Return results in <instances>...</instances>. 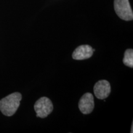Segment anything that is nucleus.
Here are the masks:
<instances>
[{"label": "nucleus", "instance_id": "obj_1", "mask_svg": "<svg viewBox=\"0 0 133 133\" xmlns=\"http://www.w3.org/2000/svg\"><path fill=\"white\" fill-rule=\"evenodd\" d=\"M22 99L19 92H14L0 101V110L5 116H12L18 109Z\"/></svg>", "mask_w": 133, "mask_h": 133}, {"label": "nucleus", "instance_id": "obj_2", "mask_svg": "<svg viewBox=\"0 0 133 133\" xmlns=\"http://www.w3.org/2000/svg\"><path fill=\"white\" fill-rule=\"evenodd\" d=\"M114 9L121 19L126 21L133 19V13L129 0H114Z\"/></svg>", "mask_w": 133, "mask_h": 133}, {"label": "nucleus", "instance_id": "obj_3", "mask_svg": "<svg viewBox=\"0 0 133 133\" xmlns=\"http://www.w3.org/2000/svg\"><path fill=\"white\" fill-rule=\"evenodd\" d=\"M34 109L36 113V116L44 118L52 112L53 105L49 98L42 97L35 102Z\"/></svg>", "mask_w": 133, "mask_h": 133}, {"label": "nucleus", "instance_id": "obj_4", "mask_svg": "<svg viewBox=\"0 0 133 133\" xmlns=\"http://www.w3.org/2000/svg\"><path fill=\"white\" fill-rule=\"evenodd\" d=\"M78 107L81 112L84 115L89 114L92 112L94 108V100L91 93H86L81 97Z\"/></svg>", "mask_w": 133, "mask_h": 133}, {"label": "nucleus", "instance_id": "obj_5", "mask_svg": "<svg viewBox=\"0 0 133 133\" xmlns=\"http://www.w3.org/2000/svg\"><path fill=\"white\" fill-rule=\"evenodd\" d=\"M111 92V86L107 80H100L94 86V95L99 99H105L109 97Z\"/></svg>", "mask_w": 133, "mask_h": 133}, {"label": "nucleus", "instance_id": "obj_6", "mask_svg": "<svg viewBox=\"0 0 133 133\" xmlns=\"http://www.w3.org/2000/svg\"><path fill=\"white\" fill-rule=\"evenodd\" d=\"M93 54L92 48L89 45H81L76 48L72 54L75 60H84L90 58Z\"/></svg>", "mask_w": 133, "mask_h": 133}, {"label": "nucleus", "instance_id": "obj_7", "mask_svg": "<svg viewBox=\"0 0 133 133\" xmlns=\"http://www.w3.org/2000/svg\"><path fill=\"white\" fill-rule=\"evenodd\" d=\"M123 62L125 65L131 68L133 67V50L132 49L126 50Z\"/></svg>", "mask_w": 133, "mask_h": 133}, {"label": "nucleus", "instance_id": "obj_8", "mask_svg": "<svg viewBox=\"0 0 133 133\" xmlns=\"http://www.w3.org/2000/svg\"><path fill=\"white\" fill-rule=\"evenodd\" d=\"M133 128V124H132V126H131V133H132L133 132V131H132V129Z\"/></svg>", "mask_w": 133, "mask_h": 133}]
</instances>
